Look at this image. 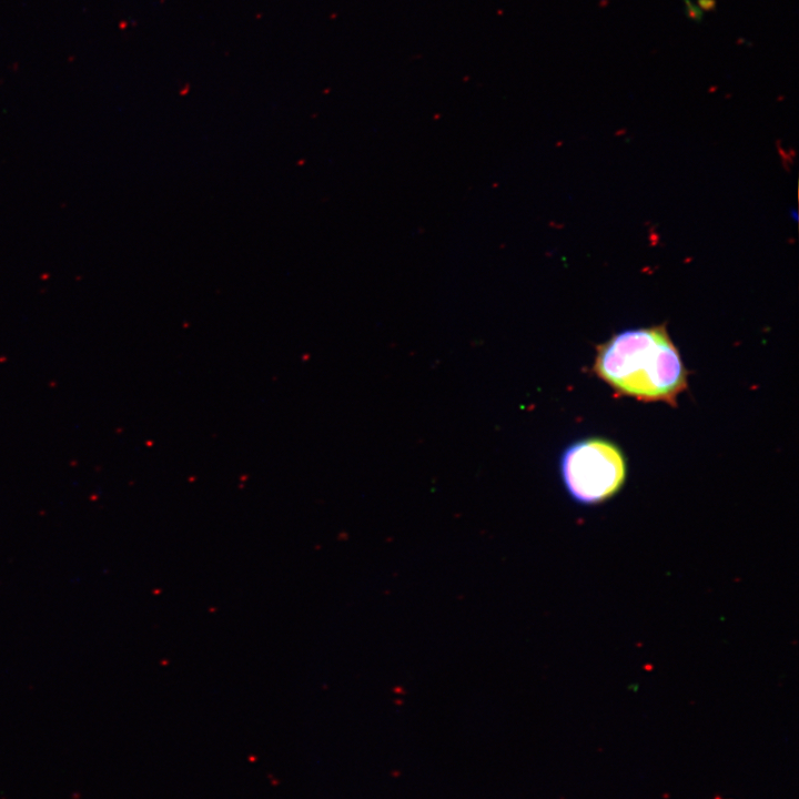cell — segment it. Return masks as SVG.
Returning <instances> with one entry per match:
<instances>
[{
	"instance_id": "obj_4",
	"label": "cell",
	"mask_w": 799,
	"mask_h": 799,
	"mask_svg": "<svg viewBox=\"0 0 799 799\" xmlns=\"http://www.w3.org/2000/svg\"><path fill=\"white\" fill-rule=\"evenodd\" d=\"M697 2L702 11H711L716 8V0H697Z\"/></svg>"
},
{
	"instance_id": "obj_1",
	"label": "cell",
	"mask_w": 799,
	"mask_h": 799,
	"mask_svg": "<svg viewBox=\"0 0 799 799\" xmlns=\"http://www.w3.org/2000/svg\"><path fill=\"white\" fill-rule=\"evenodd\" d=\"M594 373L620 396L677 405L688 371L665 324L627 328L597 345Z\"/></svg>"
},
{
	"instance_id": "obj_2",
	"label": "cell",
	"mask_w": 799,
	"mask_h": 799,
	"mask_svg": "<svg viewBox=\"0 0 799 799\" xmlns=\"http://www.w3.org/2000/svg\"><path fill=\"white\" fill-rule=\"evenodd\" d=\"M559 469L563 484L575 502L596 505L623 487L627 463L615 443L603 437H587L564 449Z\"/></svg>"
},
{
	"instance_id": "obj_3",
	"label": "cell",
	"mask_w": 799,
	"mask_h": 799,
	"mask_svg": "<svg viewBox=\"0 0 799 799\" xmlns=\"http://www.w3.org/2000/svg\"><path fill=\"white\" fill-rule=\"evenodd\" d=\"M684 4H685L686 16L694 22H697V23L701 22L704 11L697 4H695L691 0H684Z\"/></svg>"
},
{
	"instance_id": "obj_5",
	"label": "cell",
	"mask_w": 799,
	"mask_h": 799,
	"mask_svg": "<svg viewBox=\"0 0 799 799\" xmlns=\"http://www.w3.org/2000/svg\"><path fill=\"white\" fill-rule=\"evenodd\" d=\"M791 215L793 216V220H795V221L798 220V214H797V211H796L795 209L791 210Z\"/></svg>"
}]
</instances>
